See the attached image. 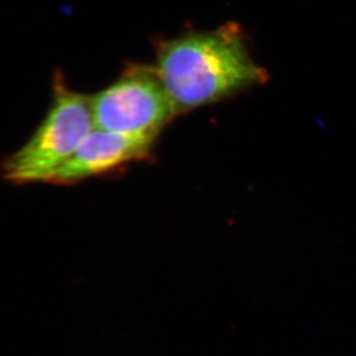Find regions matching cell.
I'll list each match as a JSON object with an SVG mask.
<instances>
[{"label":"cell","mask_w":356,"mask_h":356,"mask_svg":"<svg viewBox=\"0 0 356 356\" xmlns=\"http://www.w3.org/2000/svg\"><path fill=\"white\" fill-rule=\"evenodd\" d=\"M154 67L177 115L221 102L269 79L235 23L163 42Z\"/></svg>","instance_id":"obj_1"},{"label":"cell","mask_w":356,"mask_h":356,"mask_svg":"<svg viewBox=\"0 0 356 356\" xmlns=\"http://www.w3.org/2000/svg\"><path fill=\"white\" fill-rule=\"evenodd\" d=\"M95 128L91 97L57 77L48 113L26 144L2 161V178L14 184L49 182Z\"/></svg>","instance_id":"obj_2"},{"label":"cell","mask_w":356,"mask_h":356,"mask_svg":"<svg viewBox=\"0 0 356 356\" xmlns=\"http://www.w3.org/2000/svg\"><path fill=\"white\" fill-rule=\"evenodd\" d=\"M95 128L158 138L177 116L156 67H129L118 81L91 97Z\"/></svg>","instance_id":"obj_3"},{"label":"cell","mask_w":356,"mask_h":356,"mask_svg":"<svg viewBox=\"0 0 356 356\" xmlns=\"http://www.w3.org/2000/svg\"><path fill=\"white\" fill-rule=\"evenodd\" d=\"M156 138L126 135L95 128L48 184L72 185L108 175L151 156Z\"/></svg>","instance_id":"obj_4"}]
</instances>
